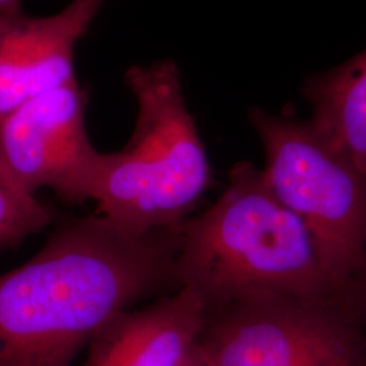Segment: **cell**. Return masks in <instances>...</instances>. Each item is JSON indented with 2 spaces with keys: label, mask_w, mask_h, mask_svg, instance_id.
I'll return each instance as SVG.
<instances>
[{
  "label": "cell",
  "mask_w": 366,
  "mask_h": 366,
  "mask_svg": "<svg viewBox=\"0 0 366 366\" xmlns=\"http://www.w3.org/2000/svg\"><path fill=\"white\" fill-rule=\"evenodd\" d=\"M99 10L72 0L49 16L0 9V124L18 107L75 78V48Z\"/></svg>",
  "instance_id": "7"
},
{
  "label": "cell",
  "mask_w": 366,
  "mask_h": 366,
  "mask_svg": "<svg viewBox=\"0 0 366 366\" xmlns=\"http://www.w3.org/2000/svg\"><path fill=\"white\" fill-rule=\"evenodd\" d=\"M15 6H21V0H0V9H9Z\"/></svg>",
  "instance_id": "13"
},
{
  "label": "cell",
  "mask_w": 366,
  "mask_h": 366,
  "mask_svg": "<svg viewBox=\"0 0 366 366\" xmlns=\"http://www.w3.org/2000/svg\"><path fill=\"white\" fill-rule=\"evenodd\" d=\"M99 157L87 134L86 94L76 79L0 124V159L33 194L46 187L69 202L92 199Z\"/></svg>",
  "instance_id": "6"
},
{
  "label": "cell",
  "mask_w": 366,
  "mask_h": 366,
  "mask_svg": "<svg viewBox=\"0 0 366 366\" xmlns=\"http://www.w3.org/2000/svg\"><path fill=\"white\" fill-rule=\"evenodd\" d=\"M174 281L208 308L254 293L346 296L328 280L307 227L249 162L234 164L216 202L179 225Z\"/></svg>",
  "instance_id": "2"
},
{
  "label": "cell",
  "mask_w": 366,
  "mask_h": 366,
  "mask_svg": "<svg viewBox=\"0 0 366 366\" xmlns=\"http://www.w3.org/2000/svg\"><path fill=\"white\" fill-rule=\"evenodd\" d=\"M249 119L261 139L264 181L314 239L328 280L352 293L366 262V175L312 121L254 107Z\"/></svg>",
  "instance_id": "4"
},
{
  "label": "cell",
  "mask_w": 366,
  "mask_h": 366,
  "mask_svg": "<svg viewBox=\"0 0 366 366\" xmlns=\"http://www.w3.org/2000/svg\"><path fill=\"white\" fill-rule=\"evenodd\" d=\"M352 293H353L354 296H357L364 305H366V262L362 273L360 274V277L357 278V281L354 282Z\"/></svg>",
  "instance_id": "11"
},
{
  "label": "cell",
  "mask_w": 366,
  "mask_h": 366,
  "mask_svg": "<svg viewBox=\"0 0 366 366\" xmlns=\"http://www.w3.org/2000/svg\"><path fill=\"white\" fill-rule=\"evenodd\" d=\"M343 297L254 293L212 307L193 352L201 366H366Z\"/></svg>",
  "instance_id": "5"
},
{
  "label": "cell",
  "mask_w": 366,
  "mask_h": 366,
  "mask_svg": "<svg viewBox=\"0 0 366 366\" xmlns=\"http://www.w3.org/2000/svg\"><path fill=\"white\" fill-rule=\"evenodd\" d=\"M51 222V212L0 159V251L13 249Z\"/></svg>",
  "instance_id": "10"
},
{
  "label": "cell",
  "mask_w": 366,
  "mask_h": 366,
  "mask_svg": "<svg viewBox=\"0 0 366 366\" xmlns=\"http://www.w3.org/2000/svg\"><path fill=\"white\" fill-rule=\"evenodd\" d=\"M179 366H201V364L198 362V360H197L196 354L192 350L189 355L184 358L182 361V364Z\"/></svg>",
  "instance_id": "12"
},
{
  "label": "cell",
  "mask_w": 366,
  "mask_h": 366,
  "mask_svg": "<svg viewBox=\"0 0 366 366\" xmlns=\"http://www.w3.org/2000/svg\"><path fill=\"white\" fill-rule=\"evenodd\" d=\"M179 227L132 232L102 214L59 228L0 274V366H71L116 315L174 281Z\"/></svg>",
  "instance_id": "1"
},
{
  "label": "cell",
  "mask_w": 366,
  "mask_h": 366,
  "mask_svg": "<svg viewBox=\"0 0 366 366\" xmlns=\"http://www.w3.org/2000/svg\"><path fill=\"white\" fill-rule=\"evenodd\" d=\"M81 1H86V3H90L94 7H97L98 10H101L102 4L105 3L106 0H81Z\"/></svg>",
  "instance_id": "14"
},
{
  "label": "cell",
  "mask_w": 366,
  "mask_h": 366,
  "mask_svg": "<svg viewBox=\"0 0 366 366\" xmlns=\"http://www.w3.org/2000/svg\"><path fill=\"white\" fill-rule=\"evenodd\" d=\"M312 124L366 175V51L304 83Z\"/></svg>",
  "instance_id": "9"
},
{
  "label": "cell",
  "mask_w": 366,
  "mask_h": 366,
  "mask_svg": "<svg viewBox=\"0 0 366 366\" xmlns=\"http://www.w3.org/2000/svg\"><path fill=\"white\" fill-rule=\"evenodd\" d=\"M208 305L190 288L116 315L89 343L84 366H179L193 350Z\"/></svg>",
  "instance_id": "8"
},
{
  "label": "cell",
  "mask_w": 366,
  "mask_h": 366,
  "mask_svg": "<svg viewBox=\"0 0 366 366\" xmlns=\"http://www.w3.org/2000/svg\"><path fill=\"white\" fill-rule=\"evenodd\" d=\"M125 81L137 102L132 137L102 154L92 199L101 214L132 232L179 227L208 189L207 151L183 94L178 66H134Z\"/></svg>",
  "instance_id": "3"
}]
</instances>
